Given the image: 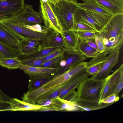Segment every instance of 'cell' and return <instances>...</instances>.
Instances as JSON below:
<instances>
[{"label":"cell","mask_w":123,"mask_h":123,"mask_svg":"<svg viewBox=\"0 0 123 123\" xmlns=\"http://www.w3.org/2000/svg\"><path fill=\"white\" fill-rule=\"evenodd\" d=\"M105 79H97L92 77L83 80L77 88L78 102L85 104H98L100 94Z\"/></svg>","instance_id":"1"},{"label":"cell","mask_w":123,"mask_h":123,"mask_svg":"<svg viewBox=\"0 0 123 123\" xmlns=\"http://www.w3.org/2000/svg\"><path fill=\"white\" fill-rule=\"evenodd\" d=\"M77 0H59L53 6L54 12L63 31L73 28L74 15L79 6Z\"/></svg>","instance_id":"2"},{"label":"cell","mask_w":123,"mask_h":123,"mask_svg":"<svg viewBox=\"0 0 123 123\" xmlns=\"http://www.w3.org/2000/svg\"><path fill=\"white\" fill-rule=\"evenodd\" d=\"M87 67V62L84 61L78 63L64 72L52 76L42 86L43 87L46 92L55 88L74 76L86 72Z\"/></svg>","instance_id":"3"},{"label":"cell","mask_w":123,"mask_h":123,"mask_svg":"<svg viewBox=\"0 0 123 123\" xmlns=\"http://www.w3.org/2000/svg\"><path fill=\"white\" fill-rule=\"evenodd\" d=\"M39 11L41 13L44 26L54 30L57 34L62 35L63 31L61 27L53 10L51 4L40 0Z\"/></svg>","instance_id":"4"},{"label":"cell","mask_w":123,"mask_h":123,"mask_svg":"<svg viewBox=\"0 0 123 123\" xmlns=\"http://www.w3.org/2000/svg\"><path fill=\"white\" fill-rule=\"evenodd\" d=\"M100 32L107 39L123 33V13L113 15Z\"/></svg>","instance_id":"5"},{"label":"cell","mask_w":123,"mask_h":123,"mask_svg":"<svg viewBox=\"0 0 123 123\" xmlns=\"http://www.w3.org/2000/svg\"><path fill=\"white\" fill-rule=\"evenodd\" d=\"M24 0H0V19L15 16L23 9Z\"/></svg>","instance_id":"6"},{"label":"cell","mask_w":123,"mask_h":123,"mask_svg":"<svg viewBox=\"0 0 123 123\" xmlns=\"http://www.w3.org/2000/svg\"><path fill=\"white\" fill-rule=\"evenodd\" d=\"M24 24L28 25L43 23L41 13L34 10L32 5L25 4L23 9L13 16Z\"/></svg>","instance_id":"7"},{"label":"cell","mask_w":123,"mask_h":123,"mask_svg":"<svg viewBox=\"0 0 123 123\" xmlns=\"http://www.w3.org/2000/svg\"><path fill=\"white\" fill-rule=\"evenodd\" d=\"M23 38L0 22V42L12 49L18 54L20 50V42Z\"/></svg>","instance_id":"8"},{"label":"cell","mask_w":123,"mask_h":123,"mask_svg":"<svg viewBox=\"0 0 123 123\" xmlns=\"http://www.w3.org/2000/svg\"><path fill=\"white\" fill-rule=\"evenodd\" d=\"M123 73V63H122L118 69L105 79L100 94L99 101L113 94L118 82L120 75Z\"/></svg>","instance_id":"9"},{"label":"cell","mask_w":123,"mask_h":123,"mask_svg":"<svg viewBox=\"0 0 123 123\" xmlns=\"http://www.w3.org/2000/svg\"><path fill=\"white\" fill-rule=\"evenodd\" d=\"M120 50H117L107 56L105 62L98 71L92 75L93 78L103 80L106 78L109 75L113 68L117 63Z\"/></svg>","instance_id":"10"},{"label":"cell","mask_w":123,"mask_h":123,"mask_svg":"<svg viewBox=\"0 0 123 123\" xmlns=\"http://www.w3.org/2000/svg\"><path fill=\"white\" fill-rule=\"evenodd\" d=\"M64 48L65 52L62 55L63 58L66 61V65L64 67L58 69L55 75L62 73L70 67L87 59L77 49L71 50Z\"/></svg>","instance_id":"11"},{"label":"cell","mask_w":123,"mask_h":123,"mask_svg":"<svg viewBox=\"0 0 123 123\" xmlns=\"http://www.w3.org/2000/svg\"><path fill=\"white\" fill-rule=\"evenodd\" d=\"M18 68L23 70L30 78L43 76H53L55 75L58 70L56 68L31 67L21 63Z\"/></svg>","instance_id":"12"},{"label":"cell","mask_w":123,"mask_h":123,"mask_svg":"<svg viewBox=\"0 0 123 123\" xmlns=\"http://www.w3.org/2000/svg\"><path fill=\"white\" fill-rule=\"evenodd\" d=\"M74 22H80L85 24L99 32L102 28L98 23L86 10L79 6L74 13Z\"/></svg>","instance_id":"13"},{"label":"cell","mask_w":123,"mask_h":123,"mask_svg":"<svg viewBox=\"0 0 123 123\" xmlns=\"http://www.w3.org/2000/svg\"><path fill=\"white\" fill-rule=\"evenodd\" d=\"M42 45V42L39 40L24 37L20 41V50L18 54L27 55L34 53L41 49Z\"/></svg>","instance_id":"14"},{"label":"cell","mask_w":123,"mask_h":123,"mask_svg":"<svg viewBox=\"0 0 123 123\" xmlns=\"http://www.w3.org/2000/svg\"><path fill=\"white\" fill-rule=\"evenodd\" d=\"M82 0L83 3H78V6L80 7L101 14L109 18L113 15L109 10L96 0Z\"/></svg>","instance_id":"15"},{"label":"cell","mask_w":123,"mask_h":123,"mask_svg":"<svg viewBox=\"0 0 123 123\" xmlns=\"http://www.w3.org/2000/svg\"><path fill=\"white\" fill-rule=\"evenodd\" d=\"M12 111H38L41 108L37 104H33L15 98H12L9 101Z\"/></svg>","instance_id":"16"},{"label":"cell","mask_w":123,"mask_h":123,"mask_svg":"<svg viewBox=\"0 0 123 123\" xmlns=\"http://www.w3.org/2000/svg\"><path fill=\"white\" fill-rule=\"evenodd\" d=\"M77 76V75L71 78L60 86L46 92L39 98L37 99V103L43 100L56 98L62 90L68 87L76 80Z\"/></svg>","instance_id":"17"},{"label":"cell","mask_w":123,"mask_h":123,"mask_svg":"<svg viewBox=\"0 0 123 123\" xmlns=\"http://www.w3.org/2000/svg\"><path fill=\"white\" fill-rule=\"evenodd\" d=\"M62 35L64 41L63 47L68 49H77L79 40L75 31L73 30L63 31Z\"/></svg>","instance_id":"18"},{"label":"cell","mask_w":123,"mask_h":123,"mask_svg":"<svg viewBox=\"0 0 123 123\" xmlns=\"http://www.w3.org/2000/svg\"><path fill=\"white\" fill-rule=\"evenodd\" d=\"M113 15L123 13V0H96Z\"/></svg>","instance_id":"19"},{"label":"cell","mask_w":123,"mask_h":123,"mask_svg":"<svg viewBox=\"0 0 123 123\" xmlns=\"http://www.w3.org/2000/svg\"><path fill=\"white\" fill-rule=\"evenodd\" d=\"M60 47L43 48L34 53L27 55L18 54L17 57L21 61L42 58L58 50Z\"/></svg>","instance_id":"20"},{"label":"cell","mask_w":123,"mask_h":123,"mask_svg":"<svg viewBox=\"0 0 123 123\" xmlns=\"http://www.w3.org/2000/svg\"><path fill=\"white\" fill-rule=\"evenodd\" d=\"M52 77L47 76L30 78L28 84V91H31L42 86Z\"/></svg>","instance_id":"21"},{"label":"cell","mask_w":123,"mask_h":123,"mask_svg":"<svg viewBox=\"0 0 123 123\" xmlns=\"http://www.w3.org/2000/svg\"><path fill=\"white\" fill-rule=\"evenodd\" d=\"M77 49L86 58H93L98 53L96 49L91 47L84 41H79Z\"/></svg>","instance_id":"22"},{"label":"cell","mask_w":123,"mask_h":123,"mask_svg":"<svg viewBox=\"0 0 123 123\" xmlns=\"http://www.w3.org/2000/svg\"><path fill=\"white\" fill-rule=\"evenodd\" d=\"M21 63L17 56L13 58H3L0 60V66L9 69H16Z\"/></svg>","instance_id":"23"},{"label":"cell","mask_w":123,"mask_h":123,"mask_svg":"<svg viewBox=\"0 0 123 123\" xmlns=\"http://www.w3.org/2000/svg\"><path fill=\"white\" fill-rule=\"evenodd\" d=\"M64 43L62 35L56 34L42 47L43 48L64 47Z\"/></svg>","instance_id":"24"},{"label":"cell","mask_w":123,"mask_h":123,"mask_svg":"<svg viewBox=\"0 0 123 123\" xmlns=\"http://www.w3.org/2000/svg\"><path fill=\"white\" fill-rule=\"evenodd\" d=\"M112 104H85L77 102L76 105L81 108L83 111H90L100 109L107 107Z\"/></svg>","instance_id":"25"},{"label":"cell","mask_w":123,"mask_h":123,"mask_svg":"<svg viewBox=\"0 0 123 123\" xmlns=\"http://www.w3.org/2000/svg\"><path fill=\"white\" fill-rule=\"evenodd\" d=\"M75 32L80 41L84 42L88 40H95L96 36L99 32L98 31H78Z\"/></svg>","instance_id":"26"},{"label":"cell","mask_w":123,"mask_h":123,"mask_svg":"<svg viewBox=\"0 0 123 123\" xmlns=\"http://www.w3.org/2000/svg\"><path fill=\"white\" fill-rule=\"evenodd\" d=\"M0 54L3 58H13L17 56L18 53L12 49L0 42Z\"/></svg>","instance_id":"27"},{"label":"cell","mask_w":123,"mask_h":123,"mask_svg":"<svg viewBox=\"0 0 123 123\" xmlns=\"http://www.w3.org/2000/svg\"><path fill=\"white\" fill-rule=\"evenodd\" d=\"M86 10L98 23L102 28L105 26L111 19L94 12Z\"/></svg>","instance_id":"28"},{"label":"cell","mask_w":123,"mask_h":123,"mask_svg":"<svg viewBox=\"0 0 123 123\" xmlns=\"http://www.w3.org/2000/svg\"><path fill=\"white\" fill-rule=\"evenodd\" d=\"M62 54L44 63L40 67L58 68L62 58Z\"/></svg>","instance_id":"29"},{"label":"cell","mask_w":123,"mask_h":123,"mask_svg":"<svg viewBox=\"0 0 123 123\" xmlns=\"http://www.w3.org/2000/svg\"><path fill=\"white\" fill-rule=\"evenodd\" d=\"M104 38L103 35L101 32H98L96 36L95 42L97 46L96 50L98 53L102 52L105 49Z\"/></svg>","instance_id":"30"},{"label":"cell","mask_w":123,"mask_h":123,"mask_svg":"<svg viewBox=\"0 0 123 123\" xmlns=\"http://www.w3.org/2000/svg\"><path fill=\"white\" fill-rule=\"evenodd\" d=\"M71 30L75 31H98L90 26L84 23L80 22H74L73 28Z\"/></svg>","instance_id":"31"},{"label":"cell","mask_w":123,"mask_h":123,"mask_svg":"<svg viewBox=\"0 0 123 123\" xmlns=\"http://www.w3.org/2000/svg\"><path fill=\"white\" fill-rule=\"evenodd\" d=\"M22 64L31 67H40L46 61L42 58L31 60L21 61Z\"/></svg>","instance_id":"32"},{"label":"cell","mask_w":123,"mask_h":123,"mask_svg":"<svg viewBox=\"0 0 123 123\" xmlns=\"http://www.w3.org/2000/svg\"><path fill=\"white\" fill-rule=\"evenodd\" d=\"M24 24L25 27L29 29L34 31L41 32L46 33L53 30L51 28H47L44 25L41 24H37L32 25H28Z\"/></svg>","instance_id":"33"},{"label":"cell","mask_w":123,"mask_h":123,"mask_svg":"<svg viewBox=\"0 0 123 123\" xmlns=\"http://www.w3.org/2000/svg\"><path fill=\"white\" fill-rule=\"evenodd\" d=\"M105 59L93 66L90 67H87L86 70V72L90 75H92L96 74L102 65L105 62Z\"/></svg>","instance_id":"34"},{"label":"cell","mask_w":123,"mask_h":123,"mask_svg":"<svg viewBox=\"0 0 123 123\" xmlns=\"http://www.w3.org/2000/svg\"><path fill=\"white\" fill-rule=\"evenodd\" d=\"M119 97L118 95L112 94L102 99L98 103L99 105L103 104H113L119 100Z\"/></svg>","instance_id":"35"},{"label":"cell","mask_w":123,"mask_h":123,"mask_svg":"<svg viewBox=\"0 0 123 123\" xmlns=\"http://www.w3.org/2000/svg\"><path fill=\"white\" fill-rule=\"evenodd\" d=\"M64 52V47H60L58 50L42 58L43 60L47 61L62 55Z\"/></svg>","instance_id":"36"},{"label":"cell","mask_w":123,"mask_h":123,"mask_svg":"<svg viewBox=\"0 0 123 123\" xmlns=\"http://www.w3.org/2000/svg\"><path fill=\"white\" fill-rule=\"evenodd\" d=\"M12 111V108L9 101L3 100L0 101V111Z\"/></svg>","instance_id":"37"},{"label":"cell","mask_w":123,"mask_h":123,"mask_svg":"<svg viewBox=\"0 0 123 123\" xmlns=\"http://www.w3.org/2000/svg\"><path fill=\"white\" fill-rule=\"evenodd\" d=\"M0 96L2 97L3 100L5 101H9L12 98L4 93L0 88Z\"/></svg>","instance_id":"38"},{"label":"cell","mask_w":123,"mask_h":123,"mask_svg":"<svg viewBox=\"0 0 123 123\" xmlns=\"http://www.w3.org/2000/svg\"><path fill=\"white\" fill-rule=\"evenodd\" d=\"M85 42L91 47L96 49H97V46L95 40H88Z\"/></svg>","instance_id":"39"},{"label":"cell","mask_w":123,"mask_h":123,"mask_svg":"<svg viewBox=\"0 0 123 123\" xmlns=\"http://www.w3.org/2000/svg\"><path fill=\"white\" fill-rule=\"evenodd\" d=\"M43 1L51 4L53 6L55 5L59 0H41Z\"/></svg>","instance_id":"40"},{"label":"cell","mask_w":123,"mask_h":123,"mask_svg":"<svg viewBox=\"0 0 123 123\" xmlns=\"http://www.w3.org/2000/svg\"><path fill=\"white\" fill-rule=\"evenodd\" d=\"M3 100H3V99L2 98V97H1V96H0V101H2Z\"/></svg>","instance_id":"41"},{"label":"cell","mask_w":123,"mask_h":123,"mask_svg":"<svg viewBox=\"0 0 123 123\" xmlns=\"http://www.w3.org/2000/svg\"><path fill=\"white\" fill-rule=\"evenodd\" d=\"M3 57L2 55L0 54V60L3 58Z\"/></svg>","instance_id":"42"},{"label":"cell","mask_w":123,"mask_h":123,"mask_svg":"<svg viewBox=\"0 0 123 123\" xmlns=\"http://www.w3.org/2000/svg\"></svg>","instance_id":"43"},{"label":"cell","mask_w":123,"mask_h":123,"mask_svg":"<svg viewBox=\"0 0 123 123\" xmlns=\"http://www.w3.org/2000/svg\"></svg>","instance_id":"44"}]
</instances>
